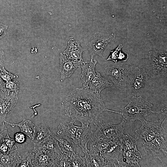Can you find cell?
I'll list each match as a JSON object with an SVG mask.
<instances>
[{
  "label": "cell",
  "mask_w": 167,
  "mask_h": 167,
  "mask_svg": "<svg viewBox=\"0 0 167 167\" xmlns=\"http://www.w3.org/2000/svg\"><path fill=\"white\" fill-rule=\"evenodd\" d=\"M66 115L74 122L89 125L98 119L104 111H118L107 109L101 97L87 89L77 88L71 92L61 103Z\"/></svg>",
  "instance_id": "obj_1"
},
{
  "label": "cell",
  "mask_w": 167,
  "mask_h": 167,
  "mask_svg": "<svg viewBox=\"0 0 167 167\" xmlns=\"http://www.w3.org/2000/svg\"><path fill=\"white\" fill-rule=\"evenodd\" d=\"M152 106L147 98L134 96L126 106L120 109L119 114L122 116V121L125 123L128 121H140L151 113H159L152 111Z\"/></svg>",
  "instance_id": "obj_2"
},
{
  "label": "cell",
  "mask_w": 167,
  "mask_h": 167,
  "mask_svg": "<svg viewBox=\"0 0 167 167\" xmlns=\"http://www.w3.org/2000/svg\"><path fill=\"white\" fill-rule=\"evenodd\" d=\"M148 71L149 78H159L167 75V55L165 50L157 49L150 50Z\"/></svg>",
  "instance_id": "obj_3"
},
{
  "label": "cell",
  "mask_w": 167,
  "mask_h": 167,
  "mask_svg": "<svg viewBox=\"0 0 167 167\" xmlns=\"http://www.w3.org/2000/svg\"><path fill=\"white\" fill-rule=\"evenodd\" d=\"M131 66L129 63L118 62L107 66L103 74L115 85L123 88L126 87Z\"/></svg>",
  "instance_id": "obj_4"
},
{
  "label": "cell",
  "mask_w": 167,
  "mask_h": 167,
  "mask_svg": "<svg viewBox=\"0 0 167 167\" xmlns=\"http://www.w3.org/2000/svg\"><path fill=\"white\" fill-rule=\"evenodd\" d=\"M149 77L145 69L141 66H131L126 87L135 96L143 92L148 84Z\"/></svg>",
  "instance_id": "obj_5"
},
{
  "label": "cell",
  "mask_w": 167,
  "mask_h": 167,
  "mask_svg": "<svg viewBox=\"0 0 167 167\" xmlns=\"http://www.w3.org/2000/svg\"><path fill=\"white\" fill-rule=\"evenodd\" d=\"M140 121L142 126L135 131V138L137 140L143 139L148 142L160 136H167V132L159 120L149 122L143 118Z\"/></svg>",
  "instance_id": "obj_6"
},
{
  "label": "cell",
  "mask_w": 167,
  "mask_h": 167,
  "mask_svg": "<svg viewBox=\"0 0 167 167\" xmlns=\"http://www.w3.org/2000/svg\"><path fill=\"white\" fill-rule=\"evenodd\" d=\"M93 123L96 128L94 133V138H103L113 140L120 139L124 134L125 123L122 121L119 124L113 125L97 119Z\"/></svg>",
  "instance_id": "obj_7"
},
{
  "label": "cell",
  "mask_w": 167,
  "mask_h": 167,
  "mask_svg": "<svg viewBox=\"0 0 167 167\" xmlns=\"http://www.w3.org/2000/svg\"><path fill=\"white\" fill-rule=\"evenodd\" d=\"M167 136H160L143 144L144 151L151 156L159 159L166 164L167 159Z\"/></svg>",
  "instance_id": "obj_8"
},
{
  "label": "cell",
  "mask_w": 167,
  "mask_h": 167,
  "mask_svg": "<svg viewBox=\"0 0 167 167\" xmlns=\"http://www.w3.org/2000/svg\"><path fill=\"white\" fill-rule=\"evenodd\" d=\"M115 36L113 33L107 34L96 32L94 35L93 39L89 42L87 48L91 58L96 55L103 58L102 53L108 44L113 40Z\"/></svg>",
  "instance_id": "obj_9"
},
{
  "label": "cell",
  "mask_w": 167,
  "mask_h": 167,
  "mask_svg": "<svg viewBox=\"0 0 167 167\" xmlns=\"http://www.w3.org/2000/svg\"><path fill=\"white\" fill-rule=\"evenodd\" d=\"M59 59V71L61 82L70 77L78 68L81 67L84 62L70 59L62 52L60 54Z\"/></svg>",
  "instance_id": "obj_10"
},
{
  "label": "cell",
  "mask_w": 167,
  "mask_h": 167,
  "mask_svg": "<svg viewBox=\"0 0 167 167\" xmlns=\"http://www.w3.org/2000/svg\"><path fill=\"white\" fill-rule=\"evenodd\" d=\"M32 167H54L55 153L45 150L32 151Z\"/></svg>",
  "instance_id": "obj_11"
},
{
  "label": "cell",
  "mask_w": 167,
  "mask_h": 167,
  "mask_svg": "<svg viewBox=\"0 0 167 167\" xmlns=\"http://www.w3.org/2000/svg\"><path fill=\"white\" fill-rule=\"evenodd\" d=\"M92 133V129L89 125H82L78 126L75 135L73 138L74 143L81 148L85 154L89 151L87 145L89 141L91 139Z\"/></svg>",
  "instance_id": "obj_12"
},
{
  "label": "cell",
  "mask_w": 167,
  "mask_h": 167,
  "mask_svg": "<svg viewBox=\"0 0 167 167\" xmlns=\"http://www.w3.org/2000/svg\"><path fill=\"white\" fill-rule=\"evenodd\" d=\"M122 154L123 157L117 161L116 167H140L139 162L142 156L137 148L128 150Z\"/></svg>",
  "instance_id": "obj_13"
},
{
  "label": "cell",
  "mask_w": 167,
  "mask_h": 167,
  "mask_svg": "<svg viewBox=\"0 0 167 167\" xmlns=\"http://www.w3.org/2000/svg\"><path fill=\"white\" fill-rule=\"evenodd\" d=\"M97 62V61L93 58L89 61L84 62L82 64L80 67L82 70L80 77L83 84L82 88L86 89L96 75L95 67Z\"/></svg>",
  "instance_id": "obj_14"
},
{
  "label": "cell",
  "mask_w": 167,
  "mask_h": 167,
  "mask_svg": "<svg viewBox=\"0 0 167 167\" xmlns=\"http://www.w3.org/2000/svg\"><path fill=\"white\" fill-rule=\"evenodd\" d=\"M85 49L81 46L79 41L70 37L66 49L62 53L70 59L83 61L82 54Z\"/></svg>",
  "instance_id": "obj_15"
},
{
  "label": "cell",
  "mask_w": 167,
  "mask_h": 167,
  "mask_svg": "<svg viewBox=\"0 0 167 167\" xmlns=\"http://www.w3.org/2000/svg\"><path fill=\"white\" fill-rule=\"evenodd\" d=\"M18 93L11 92L0 99V120L5 122L8 113L14 107L18 99Z\"/></svg>",
  "instance_id": "obj_16"
},
{
  "label": "cell",
  "mask_w": 167,
  "mask_h": 167,
  "mask_svg": "<svg viewBox=\"0 0 167 167\" xmlns=\"http://www.w3.org/2000/svg\"><path fill=\"white\" fill-rule=\"evenodd\" d=\"M113 85V83L109 82L107 78L102 76L100 73L96 72V75L86 89L101 97L100 94L101 91L105 88L112 87Z\"/></svg>",
  "instance_id": "obj_17"
},
{
  "label": "cell",
  "mask_w": 167,
  "mask_h": 167,
  "mask_svg": "<svg viewBox=\"0 0 167 167\" xmlns=\"http://www.w3.org/2000/svg\"><path fill=\"white\" fill-rule=\"evenodd\" d=\"M33 144V151L45 150L57 153H60L62 152L58 141L53 135L41 143Z\"/></svg>",
  "instance_id": "obj_18"
},
{
  "label": "cell",
  "mask_w": 167,
  "mask_h": 167,
  "mask_svg": "<svg viewBox=\"0 0 167 167\" xmlns=\"http://www.w3.org/2000/svg\"><path fill=\"white\" fill-rule=\"evenodd\" d=\"M20 159L17 148L10 152L8 154H0V167H17Z\"/></svg>",
  "instance_id": "obj_19"
},
{
  "label": "cell",
  "mask_w": 167,
  "mask_h": 167,
  "mask_svg": "<svg viewBox=\"0 0 167 167\" xmlns=\"http://www.w3.org/2000/svg\"><path fill=\"white\" fill-rule=\"evenodd\" d=\"M52 135L49 128L44 125H35L32 138L33 143H41L48 139Z\"/></svg>",
  "instance_id": "obj_20"
},
{
  "label": "cell",
  "mask_w": 167,
  "mask_h": 167,
  "mask_svg": "<svg viewBox=\"0 0 167 167\" xmlns=\"http://www.w3.org/2000/svg\"><path fill=\"white\" fill-rule=\"evenodd\" d=\"M86 167H105V161L98 152L89 150L84 156Z\"/></svg>",
  "instance_id": "obj_21"
},
{
  "label": "cell",
  "mask_w": 167,
  "mask_h": 167,
  "mask_svg": "<svg viewBox=\"0 0 167 167\" xmlns=\"http://www.w3.org/2000/svg\"><path fill=\"white\" fill-rule=\"evenodd\" d=\"M54 137L58 141L62 151L79 154L78 146L70 138L67 137H58L55 135H54Z\"/></svg>",
  "instance_id": "obj_22"
},
{
  "label": "cell",
  "mask_w": 167,
  "mask_h": 167,
  "mask_svg": "<svg viewBox=\"0 0 167 167\" xmlns=\"http://www.w3.org/2000/svg\"><path fill=\"white\" fill-rule=\"evenodd\" d=\"M74 123L72 121L69 122L60 123L58 126L57 134L63 135L69 138L73 139L78 126L75 125Z\"/></svg>",
  "instance_id": "obj_23"
},
{
  "label": "cell",
  "mask_w": 167,
  "mask_h": 167,
  "mask_svg": "<svg viewBox=\"0 0 167 167\" xmlns=\"http://www.w3.org/2000/svg\"><path fill=\"white\" fill-rule=\"evenodd\" d=\"M5 122L9 124L13 127L18 126L20 132L27 135L31 139L32 138L35 125L31 121L24 118L19 123H10L6 121Z\"/></svg>",
  "instance_id": "obj_24"
},
{
  "label": "cell",
  "mask_w": 167,
  "mask_h": 167,
  "mask_svg": "<svg viewBox=\"0 0 167 167\" xmlns=\"http://www.w3.org/2000/svg\"><path fill=\"white\" fill-rule=\"evenodd\" d=\"M123 45L120 44L115 49L110 51V53L106 60H110L115 63L118 62L126 61L128 58V55L126 53L122 52V49Z\"/></svg>",
  "instance_id": "obj_25"
},
{
  "label": "cell",
  "mask_w": 167,
  "mask_h": 167,
  "mask_svg": "<svg viewBox=\"0 0 167 167\" xmlns=\"http://www.w3.org/2000/svg\"><path fill=\"white\" fill-rule=\"evenodd\" d=\"M71 154L62 151L60 153H55L54 167H71L70 158Z\"/></svg>",
  "instance_id": "obj_26"
},
{
  "label": "cell",
  "mask_w": 167,
  "mask_h": 167,
  "mask_svg": "<svg viewBox=\"0 0 167 167\" xmlns=\"http://www.w3.org/2000/svg\"><path fill=\"white\" fill-rule=\"evenodd\" d=\"M120 140L123 149V153L137 148V140L128 134H123Z\"/></svg>",
  "instance_id": "obj_27"
},
{
  "label": "cell",
  "mask_w": 167,
  "mask_h": 167,
  "mask_svg": "<svg viewBox=\"0 0 167 167\" xmlns=\"http://www.w3.org/2000/svg\"><path fill=\"white\" fill-rule=\"evenodd\" d=\"M71 167H86L84 156H81L79 154L72 152L70 158Z\"/></svg>",
  "instance_id": "obj_28"
},
{
  "label": "cell",
  "mask_w": 167,
  "mask_h": 167,
  "mask_svg": "<svg viewBox=\"0 0 167 167\" xmlns=\"http://www.w3.org/2000/svg\"><path fill=\"white\" fill-rule=\"evenodd\" d=\"M4 88L8 95L11 92L18 93L20 88V85L19 82L16 80L5 82Z\"/></svg>",
  "instance_id": "obj_29"
},
{
  "label": "cell",
  "mask_w": 167,
  "mask_h": 167,
  "mask_svg": "<svg viewBox=\"0 0 167 167\" xmlns=\"http://www.w3.org/2000/svg\"><path fill=\"white\" fill-rule=\"evenodd\" d=\"M33 156V153L26 152L20 155V159L17 167H32V161Z\"/></svg>",
  "instance_id": "obj_30"
},
{
  "label": "cell",
  "mask_w": 167,
  "mask_h": 167,
  "mask_svg": "<svg viewBox=\"0 0 167 167\" xmlns=\"http://www.w3.org/2000/svg\"><path fill=\"white\" fill-rule=\"evenodd\" d=\"M18 77L17 75L8 71L5 67L0 70V78L5 82L13 80Z\"/></svg>",
  "instance_id": "obj_31"
},
{
  "label": "cell",
  "mask_w": 167,
  "mask_h": 167,
  "mask_svg": "<svg viewBox=\"0 0 167 167\" xmlns=\"http://www.w3.org/2000/svg\"><path fill=\"white\" fill-rule=\"evenodd\" d=\"M3 140L9 147L10 149V152L17 148V146L15 144V142L14 139L11 138L8 133L3 139Z\"/></svg>",
  "instance_id": "obj_32"
},
{
  "label": "cell",
  "mask_w": 167,
  "mask_h": 167,
  "mask_svg": "<svg viewBox=\"0 0 167 167\" xmlns=\"http://www.w3.org/2000/svg\"><path fill=\"white\" fill-rule=\"evenodd\" d=\"M26 139L25 135L21 132L16 133L14 135V139L15 142L19 144L24 143Z\"/></svg>",
  "instance_id": "obj_33"
},
{
  "label": "cell",
  "mask_w": 167,
  "mask_h": 167,
  "mask_svg": "<svg viewBox=\"0 0 167 167\" xmlns=\"http://www.w3.org/2000/svg\"><path fill=\"white\" fill-rule=\"evenodd\" d=\"M167 105L161 109L160 112L159 121L163 124L167 119Z\"/></svg>",
  "instance_id": "obj_34"
},
{
  "label": "cell",
  "mask_w": 167,
  "mask_h": 167,
  "mask_svg": "<svg viewBox=\"0 0 167 167\" xmlns=\"http://www.w3.org/2000/svg\"><path fill=\"white\" fill-rule=\"evenodd\" d=\"M3 139L0 142V152L3 154L7 155L9 153L10 149Z\"/></svg>",
  "instance_id": "obj_35"
},
{
  "label": "cell",
  "mask_w": 167,
  "mask_h": 167,
  "mask_svg": "<svg viewBox=\"0 0 167 167\" xmlns=\"http://www.w3.org/2000/svg\"><path fill=\"white\" fill-rule=\"evenodd\" d=\"M8 28V25L0 22V39L6 35Z\"/></svg>",
  "instance_id": "obj_36"
},
{
  "label": "cell",
  "mask_w": 167,
  "mask_h": 167,
  "mask_svg": "<svg viewBox=\"0 0 167 167\" xmlns=\"http://www.w3.org/2000/svg\"><path fill=\"white\" fill-rule=\"evenodd\" d=\"M5 56L4 51L0 48V70L4 67Z\"/></svg>",
  "instance_id": "obj_37"
},
{
  "label": "cell",
  "mask_w": 167,
  "mask_h": 167,
  "mask_svg": "<svg viewBox=\"0 0 167 167\" xmlns=\"http://www.w3.org/2000/svg\"><path fill=\"white\" fill-rule=\"evenodd\" d=\"M7 134L8 132L7 129L4 125L2 129L0 130V142Z\"/></svg>",
  "instance_id": "obj_38"
},
{
  "label": "cell",
  "mask_w": 167,
  "mask_h": 167,
  "mask_svg": "<svg viewBox=\"0 0 167 167\" xmlns=\"http://www.w3.org/2000/svg\"><path fill=\"white\" fill-rule=\"evenodd\" d=\"M4 83L5 82L3 81L0 78V89L4 91L7 95L4 87Z\"/></svg>",
  "instance_id": "obj_39"
},
{
  "label": "cell",
  "mask_w": 167,
  "mask_h": 167,
  "mask_svg": "<svg viewBox=\"0 0 167 167\" xmlns=\"http://www.w3.org/2000/svg\"><path fill=\"white\" fill-rule=\"evenodd\" d=\"M7 95L6 93L2 90L0 89V98H2Z\"/></svg>",
  "instance_id": "obj_40"
},
{
  "label": "cell",
  "mask_w": 167,
  "mask_h": 167,
  "mask_svg": "<svg viewBox=\"0 0 167 167\" xmlns=\"http://www.w3.org/2000/svg\"><path fill=\"white\" fill-rule=\"evenodd\" d=\"M0 10H1V9H0Z\"/></svg>",
  "instance_id": "obj_41"
},
{
  "label": "cell",
  "mask_w": 167,
  "mask_h": 167,
  "mask_svg": "<svg viewBox=\"0 0 167 167\" xmlns=\"http://www.w3.org/2000/svg\"></svg>",
  "instance_id": "obj_42"
}]
</instances>
